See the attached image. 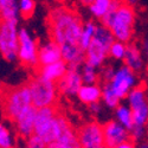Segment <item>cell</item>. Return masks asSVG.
Instances as JSON below:
<instances>
[{
    "mask_svg": "<svg viewBox=\"0 0 148 148\" xmlns=\"http://www.w3.org/2000/svg\"><path fill=\"white\" fill-rule=\"evenodd\" d=\"M47 23L51 39L59 46L64 44H78L83 21L76 11L66 6L56 7L49 14Z\"/></svg>",
    "mask_w": 148,
    "mask_h": 148,
    "instance_id": "obj_1",
    "label": "cell"
},
{
    "mask_svg": "<svg viewBox=\"0 0 148 148\" xmlns=\"http://www.w3.org/2000/svg\"><path fill=\"white\" fill-rule=\"evenodd\" d=\"M101 24L112 31L116 40L128 44L134 37L136 11L133 5L123 0H112L110 8L101 19Z\"/></svg>",
    "mask_w": 148,
    "mask_h": 148,
    "instance_id": "obj_2",
    "label": "cell"
},
{
    "mask_svg": "<svg viewBox=\"0 0 148 148\" xmlns=\"http://www.w3.org/2000/svg\"><path fill=\"white\" fill-rule=\"evenodd\" d=\"M115 38L108 27H106L102 24H98L96 27L95 36L85 50V62L94 68H102L104 62L107 60L109 47L114 43Z\"/></svg>",
    "mask_w": 148,
    "mask_h": 148,
    "instance_id": "obj_3",
    "label": "cell"
},
{
    "mask_svg": "<svg viewBox=\"0 0 148 148\" xmlns=\"http://www.w3.org/2000/svg\"><path fill=\"white\" fill-rule=\"evenodd\" d=\"M60 132L59 113L55 107H44L37 109L33 134L43 139L46 145L55 141Z\"/></svg>",
    "mask_w": 148,
    "mask_h": 148,
    "instance_id": "obj_4",
    "label": "cell"
},
{
    "mask_svg": "<svg viewBox=\"0 0 148 148\" xmlns=\"http://www.w3.org/2000/svg\"><path fill=\"white\" fill-rule=\"evenodd\" d=\"M1 103L5 116L14 121L24 110L32 106L31 94L27 84L7 89L1 95Z\"/></svg>",
    "mask_w": 148,
    "mask_h": 148,
    "instance_id": "obj_5",
    "label": "cell"
},
{
    "mask_svg": "<svg viewBox=\"0 0 148 148\" xmlns=\"http://www.w3.org/2000/svg\"><path fill=\"white\" fill-rule=\"evenodd\" d=\"M27 87L31 94L32 106L36 109L44 107H55L59 92L57 88V83L45 79L42 76L37 75L29 81Z\"/></svg>",
    "mask_w": 148,
    "mask_h": 148,
    "instance_id": "obj_6",
    "label": "cell"
},
{
    "mask_svg": "<svg viewBox=\"0 0 148 148\" xmlns=\"http://www.w3.org/2000/svg\"><path fill=\"white\" fill-rule=\"evenodd\" d=\"M18 20L0 23V53L7 62L18 60Z\"/></svg>",
    "mask_w": 148,
    "mask_h": 148,
    "instance_id": "obj_7",
    "label": "cell"
},
{
    "mask_svg": "<svg viewBox=\"0 0 148 148\" xmlns=\"http://www.w3.org/2000/svg\"><path fill=\"white\" fill-rule=\"evenodd\" d=\"M126 100L133 113V126L146 127L148 123V94L146 87L136 85L127 95Z\"/></svg>",
    "mask_w": 148,
    "mask_h": 148,
    "instance_id": "obj_8",
    "label": "cell"
},
{
    "mask_svg": "<svg viewBox=\"0 0 148 148\" xmlns=\"http://www.w3.org/2000/svg\"><path fill=\"white\" fill-rule=\"evenodd\" d=\"M108 84L120 100H123L127 97L130 90L139 85V76L135 71L123 64L115 69L114 76L112 77L110 82H108Z\"/></svg>",
    "mask_w": 148,
    "mask_h": 148,
    "instance_id": "obj_9",
    "label": "cell"
},
{
    "mask_svg": "<svg viewBox=\"0 0 148 148\" xmlns=\"http://www.w3.org/2000/svg\"><path fill=\"white\" fill-rule=\"evenodd\" d=\"M18 60L27 68L38 65V44L31 32L26 29H20L18 32Z\"/></svg>",
    "mask_w": 148,
    "mask_h": 148,
    "instance_id": "obj_10",
    "label": "cell"
},
{
    "mask_svg": "<svg viewBox=\"0 0 148 148\" xmlns=\"http://www.w3.org/2000/svg\"><path fill=\"white\" fill-rule=\"evenodd\" d=\"M77 136L81 148H107L102 125L97 121L82 125L77 130Z\"/></svg>",
    "mask_w": 148,
    "mask_h": 148,
    "instance_id": "obj_11",
    "label": "cell"
},
{
    "mask_svg": "<svg viewBox=\"0 0 148 148\" xmlns=\"http://www.w3.org/2000/svg\"><path fill=\"white\" fill-rule=\"evenodd\" d=\"M60 132L55 141L47 145V148H81L77 132L73 129L65 115L59 113Z\"/></svg>",
    "mask_w": 148,
    "mask_h": 148,
    "instance_id": "obj_12",
    "label": "cell"
},
{
    "mask_svg": "<svg viewBox=\"0 0 148 148\" xmlns=\"http://www.w3.org/2000/svg\"><path fill=\"white\" fill-rule=\"evenodd\" d=\"M83 85L81 66H69L65 75L57 82V88L60 94L68 97L77 96L79 88Z\"/></svg>",
    "mask_w": 148,
    "mask_h": 148,
    "instance_id": "obj_13",
    "label": "cell"
},
{
    "mask_svg": "<svg viewBox=\"0 0 148 148\" xmlns=\"http://www.w3.org/2000/svg\"><path fill=\"white\" fill-rule=\"evenodd\" d=\"M103 128V136L107 148H114L123 142L130 140V133L127 128L123 127L116 120H109L104 125Z\"/></svg>",
    "mask_w": 148,
    "mask_h": 148,
    "instance_id": "obj_14",
    "label": "cell"
},
{
    "mask_svg": "<svg viewBox=\"0 0 148 148\" xmlns=\"http://www.w3.org/2000/svg\"><path fill=\"white\" fill-rule=\"evenodd\" d=\"M36 112H37V109L33 106H31L26 110H24V112L13 121L16 129H17V133L24 139L29 138L30 135L33 134Z\"/></svg>",
    "mask_w": 148,
    "mask_h": 148,
    "instance_id": "obj_15",
    "label": "cell"
},
{
    "mask_svg": "<svg viewBox=\"0 0 148 148\" xmlns=\"http://www.w3.org/2000/svg\"><path fill=\"white\" fill-rule=\"evenodd\" d=\"M62 59L60 46L52 39L38 46V65H47Z\"/></svg>",
    "mask_w": 148,
    "mask_h": 148,
    "instance_id": "obj_16",
    "label": "cell"
},
{
    "mask_svg": "<svg viewBox=\"0 0 148 148\" xmlns=\"http://www.w3.org/2000/svg\"><path fill=\"white\" fill-rule=\"evenodd\" d=\"M123 64L127 65L129 69H132L136 73L145 71L147 63L142 56L140 46L138 44H135V43L127 44V50H126V56L123 58Z\"/></svg>",
    "mask_w": 148,
    "mask_h": 148,
    "instance_id": "obj_17",
    "label": "cell"
},
{
    "mask_svg": "<svg viewBox=\"0 0 148 148\" xmlns=\"http://www.w3.org/2000/svg\"><path fill=\"white\" fill-rule=\"evenodd\" d=\"M62 59L68 66H82L85 62V52L81 49L79 44H64L60 45Z\"/></svg>",
    "mask_w": 148,
    "mask_h": 148,
    "instance_id": "obj_18",
    "label": "cell"
},
{
    "mask_svg": "<svg viewBox=\"0 0 148 148\" xmlns=\"http://www.w3.org/2000/svg\"><path fill=\"white\" fill-rule=\"evenodd\" d=\"M68 64L63 59H60L56 63H51L47 65H42L39 66L38 75L42 76L45 79H49L51 82L57 83L62 77L65 75V72L68 70Z\"/></svg>",
    "mask_w": 148,
    "mask_h": 148,
    "instance_id": "obj_19",
    "label": "cell"
},
{
    "mask_svg": "<svg viewBox=\"0 0 148 148\" xmlns=\"http://www.w3.org/2000/svg\"><path fill=\"white\" fill-rule=\"evenodd\" d=\"M102 87L98 84H83L77 92V98L83 104H91L95 102H101Z\"/></svg>",
    "mask_w": 148,
    "mask_h": 148,
    "instance_id": "obj_20",
    "label": "cell"
},
{
    "mask_svg": "<svg viewBox=\"0 0 148 148\" xmlns=\"http://www.w3.org/2000/svg\"><path fill=\"white\" fill-rule=\"evenodd\" d=\"M18 0H0V23L18 20Z\"/></svg>",
    "mask_w": 148,
    "mask_h": 148,
    "instance_id": "obj_21",
    "label": "cell"
},
{
    "mask_svg": "<svg viewBox=\"0 0 148 148\" xmlns=\"http://www.w3.org/2000/svg\"><path fill=\"white\" fill-rule=\"evenodd\" d=\"M96 27H97V24L92 20H88L83 23V27H82V32H81V37H79V46L81 49L85 52V50L88 49V46L90 45L95 32H96Z\"/></svg>",
    "mask_w": 148,
    "mask_h": 148,
    "instance_id": "obj_22",
    "label": "cell"
},
{
    "mask_svg": "<svg viewBox=\"0 0 148 148\" xmlns=\"http://www.w3.org/2000/svg\"><path fill=\"white\" fill-rule=\"evenodd\" d=\"M114 110L115 120L119 123H121L125 128L130 130L133 128V113L130 108L127 104H119Z\"/></svg>",
    "mask_w": 148,
    "mask_h": 148,
    "instance_id": "obj_23",
    "label": "cell"
},
{
    "mask_svg": "<svg viewBox=\"0 0 148 148\" xmlns=\"http://www.w3.org/2000/svg\"><path fill=\"white\" fill-rule=\"evenodd\" d=\"M110 4H112V0H94L88 6V8H89L90 14L94 18L101 20L109 11Z\"/></svg>",
    "mask_w": 148,
    "mask_h": 148,
    "instance_id": "obj_24",
    "label": "cell"
},
{
    "mask_svg": "<svg viewBox=\"0 0 148 148\" xmlns=\"http://www.w3.org/2000/svg\"><path fill=\"white\" fill-rule=\"evenodd\" d=\"M101 101L103 102L104 107H107L108 109H115L121 102V100L116 96V94L113 91V89L110 88V85L108 83H104V85L102 87Z\"/></svg>",
    "mask_w": 148,
    "mask_h": 148,
    "instance_id": "obj_25",
    "label": "cell"
},
{
    "mask_svg": "<svg viewBox=\"0 0 148 148\" xmlns=\"http://www.w3.org/2000/svg\"><path fill=\"white\" fill-rule=\"evenodd\" d=\"M81 75L83 84H97L100 79V72L97 68H94L87 63H83V65L81 66Z\"/></svg>",
    "mask_w": 148,
    "mask_h": 148,
    "instance_id": "obj_26",
    "label": "cell"
},
{
    "mask_svg": "<svg viewBox=\"0 0 148 148\" xmlns=\"http://www.w3.org/2000/svg\"><path fill=\"white\" fill-rule=\"evenodd\" d=\"M16 141L11 129L0 122V148H14Z\"/></svg>",
    "mask_w": 148,
    "mask_h": 148,
    "instance_id": "obj_27",
    "label": "cell"
},
{
    "mask_svg": "<svg viewBox=\"0 0 148 148\" xmlns=\"http://www.w3.org/2000/svg\"><path fill=\"white\" fill-rule=\"evenodd\" d=\"M126 50H127V44L115 39L114 43L109 47L108 56L113 58L114 60H123V58L126 56Z\"/></svg>",
    "mask_w": 148,
    "mask_h": 148,
    "instance_id": "obj_28",
    "label": "cell"
},
{
    "mask_svg": "<svg viewBox=\"0 0 148 148\" xmlns=\"http://www.w3.org/2000/svg\"><path fill=\"white\" fill-rule=\"evenodd\" d=\"M18 10L19 16L24 19H29L32 17L36 10L34 0H18Z\"/></svg>",
    "mask_w": 148,
    "mask_h": 148,
    "instance_id": "obj_29",
    "label": "cell"
},
{
    "mask_svg": "<svg viewBox=\"0 0 148 148\" xmlns=\"http://www.w3.org/2000/svg\"><path fill=\"white\" fill-rule=\"evenodd\" d=\"M130 133V139L134 142H141L147 139V129L146 127H136L133 126V128L129 130Z\"/></svg>",
    "mask_w": 148,
    "mask_h": 148,
    "instance_id": "obj_30",
    "label": "cell"
},
{
    "mask_svg": "<svg viewBox=\"0 0 148 148\" xmlns=\"http://www.w3.org/2000/svg\"><path fill=\"white\" fill-rule=\"evenodd\" d=\"M25 140H26V148H47L46 142L36 134L30 135Z\"/></svg>",
    "mask_w": 148,
    "mask_h": 148,
    "instance_id": "obj_31",
    "label": "cell"
},
{
    "mask_svg": "<svg viewBox=\"0 0 148 148\" xmlns=\"http://www.w3.org/2000/svg\"><path fill=\"white\" fill-rule=\"evenodd\" d=\"M114 72H115L114 66H112V65L103 66L102 70H101V72H100V77L102 78V81L104 83H108V82H110L112 77L114 76Z\"/></svg>",
    "mask_w": 148,
    "mask_h": 148,
    "instance_id": "obj_32",
    "label": "cell"
},
{
    "mask_svg": "<svg viewBox=\"0 0 148 148\" xmlns=\"http://www.w3.org/2000/svg\"><path fill=\"white\" fill-rule=\"evenodd\" d=\"M140 50L142 52V56L146 60V63L148 64V36H146L145 38H142L140 43Z\"/></svg>",
    "mask_w": 148,
    "mask_h": 148,
    "instance_id": "obj_33",
    "label": "cell"
},
{
    "mask_svg": "<svg viewBox=\"0 0 148 148\" xmlns=\"http://www.w3.org/2000/svg\"><path fill=\"white\" fill-rule=\"evenodd\" d=\"M89 107V110L92 115H100L103 110V104H101V102H95V103H91L88 106Z\"/></svg>",
    "mask_w": 148,
    "mask_h": 148,
    "instance_id": "obj_34",
    "label": "cell"
},
{
    "mask_svg": "<svg viewBox=\"0 0 148 148\" xmlns=\"http://www.w3.org/2000/svg\"><path fill=\"white\" fill-rule=\"evenodd\" d=\"M114 148H136V145H135V142L130 139V140L123 142V143H121V145H119V146H116Z\"/></svg>",
    "mask_w": 148,
    "mask_h": 148,
    "instance_id": "obj_35",
    "label": "cell"
},
{
    "mask_svg": "<svg viewBox=\"0 0 148 148\" xmlns=\"http://www.w3.org/2000/svg\"><path fill=\"white\" fill-rule=\"evenodd\" d=\"M136 148H148V140H143L136 145Z\"/></svg>",
    "mask_w": 148,
    "mask_h": 148,
    "instance_id": "obj_36",
    "label": "cell"
},
{
    "mask_svg": "<svg viewBox=\"0 0 148 148\" xmlns=\"http://www.w3.org/2000/svg\"><path fill=\"white\" fill-rule=\"evenodd\" d=\"M123 1H125V3H127V4H129V5H135V4H136L138 1H139V0H123Z\"/></svg>",
    "mask_w": 148,
    "mask_h": 148,
    "instance_id": "obj_37",
    "label": "cell"
},
{
    "mask_svg": "<svg viewBox=\"0 0 148 148\" xmlns=\"http://www.w3.org/2000/svg\"><path fill=\"white\" fill-rule=\"evenodd\" d=\"M64 1H65L66 4H70V3H73V1H75V0H64Z\"/></svg>",
    "mask_w": 148,
    "mask_h": 148,
    "instance_id": "obj_38",
    "label": "cell"
},
{
    "mask_svg": "<svg viewBox=\"0 0 148 148\" xmlns=\"http://www.w3.org/2000/svg\"><path fill=\"white\" fill-rule=\"evenodd\" d=\"M146 129H147V140H148V123H147V126H146Z\"/></svg>",
    "mask_w": 148,
    "mask_h": 148,
    "instance_id": "obj_39",
    "label": "cell"
},
{
    "mask_svg": "<svg viewBox=\"0 0 148 148\" xmlns=\"http://www.w3.org/2000/svg\"><path fill=\"white\" fill-rule=\"evenodd\" d=\"M147 88H148V81H147Z\"/></svg>",
    "mask_w": 148,
    "mask_h": 148,
    "instance_id": "obj_40",
    "label": "cell"
}]
</instances>
